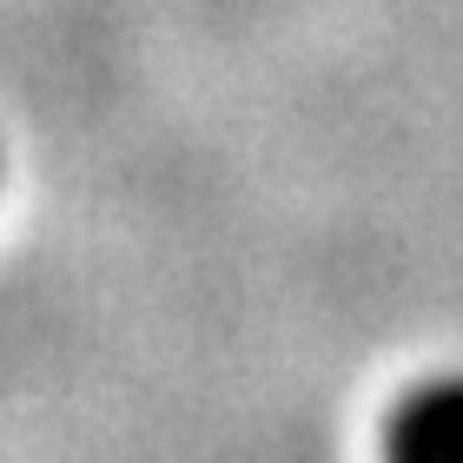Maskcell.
Listing matches in <instances>:
<instances>
[{
    "label": "cell",
    "instance_id": "obj_1",
    "mask_svg": "<svg viewBox=\"0 0 463 463\" xmlns=\"http://www.w3.org/2000/svg\"><path fill=\"white\" fill-rule=\"evenodd\" d=\"M384 463H463V371H430L391 404Z\"/></svg>",
    "mask_w": 463,
    "mask_h": 463
},
{
    "label": "cell",
    "instance_id": "obj_2",
    "mask_svg": "<svg viewBox=\"0 0 463 463\" xmlns=\"http://www.w3.org/2000/svg\"><path fill=\"white\" fill-rule=\"evenodd\" d=\"M0 165H7V146H0Z\"/></svg>",
    "mask_w": 463,
    "mask_h": 463
}]
</instances>
